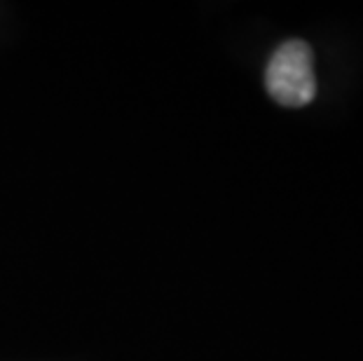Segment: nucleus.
<instances>
[{
  "mask_svg": "<svg viewBox=\"0 0 363 361\" xmlns=\"http://www.w3.org/2000/svg\"><path fill=\"white\" fill-rule=\"evenodd\" d=\"M265 84L277 104L300 109L316 96L314 57L310 45L303 40H289L277 48L267 64Z\"/></svg>",
  "mask_w": 363,
  "mask_h": 361,
  "instance_id": "1",
  "label": "nucleus"
}]
</instances>
